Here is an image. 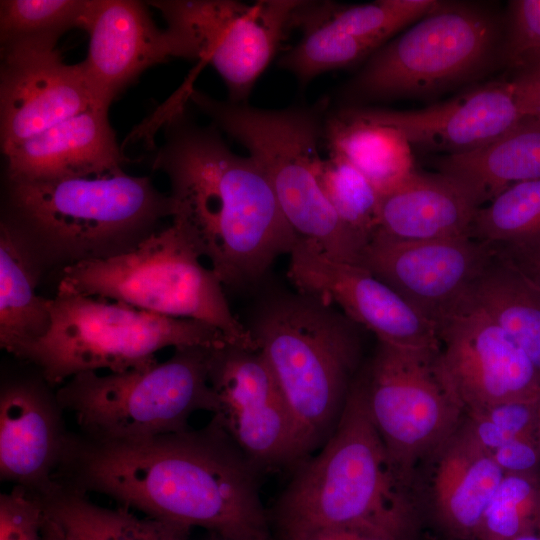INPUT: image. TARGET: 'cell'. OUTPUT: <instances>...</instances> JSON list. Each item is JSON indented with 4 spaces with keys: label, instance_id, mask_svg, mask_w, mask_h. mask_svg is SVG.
I'll return each instance as SVG.
<instances>
[{
    "label": "cell",
    "instance_id": "obj_44",
    "mask_svg": "<svg viewBox=\"0 0 540 540\" xmlns=\"http://www.w3.org/2000/svg\"><path fill=\"white\" fill-rule=\"evenodd\" d=\"M510 540H540V534H537L536 531H530L517 535Z\"/></svg>",
    "mask_w": 540,
    "mask_h": 540
},
{
    "label": "cell",
    "instance_id": "obj_40",
    "mask_svg": "<svg viewBox=\"0 0 540 540\" xmlns=\"http://www.w3.org/2000/svg\"><path fill=\"white\" fill-rule=\"evenodd\" d=\"M515 70V76L526 91L532 115L540 120V54L528 58Z\"/></svg>",
    "mask_w": 540,
    "mask_h": 540
},
{
    "label": "cell",
    "instance_id": "obj_5",
    "mask_svg": "<svg viewBox=\"0 0 540 540\" xmlns=\"http://www.w3.org/2000/svg\"><path fill=\"white\" fill-rule=\"evenodd\" d=\"M334 307L284 294L265 302L247 326L293 417L299 464L334 432L360 370V326Z\"/></svg>",
    "mask_w": 540,
    "mask_h": 540
},
{
    "label": "cell",
    "instance_id": "obj_31",
    "mask_svg": "<svg viewBox=\"0 0 540 540\" xmlns=\"http://www.w3.org/2000/svg\"><path fill=\"white\" fill-rule=\"evenodd\" d=\"M318 182L340 219L370 241L378 225L380 194L344 158L329 153L317 166Z\"/></svg>",
    "mask_w": 540,
    "mask_h": 540
},
{
    "label": "cell",
    "instance_id": "obj_42",
    "mask_svg": "<svg viewBox=\"0 0 540 540\" xmlns=\"http://www.w3.org/2000/svg\"><path fill=\"white\" fill-rule=\"evenodd\" d=\"M404 533L396 529L381 528L370 531L362 540H402Z\"/></svg>",
    "mask_w": 540,
    "mask_h": 540
},
{
    "label": "cell",
    "instance_id": "obj_34",
    "mask_svg": "<svg viewBox=\"0 0 540 540\" xmlns=\"http://www.w3.org/2000/svg\"><path fill=\"white\" fill-rule=\"evenodd\" d=\"M315 7L338 30L378 48L392 34L411 22L395 8L393 0L356 5L315 1Z\"/></svg>",
    "mask_w": 540,
    "mask_h": 540
},
{
    "label": "cell",
    "instance_id": "obj_38",
    "mask_svg": "<svg viewBox=\"0 0 540 540\" xmlns=\"http://www.w3.org/2000/svg\"><path fill=\"white\" fill-rule=\"evenodd\" d=\"M492 453L504 473L540 474V447L535 436L516 438Z\"/></svg>",
    "mask_w": 540,
    "mask_h": 540
},
{
    "label": "cell",
    "instance_id": "obj_30",
    "mask_svg": "<svg viewBox=\"0 0 540 540\" xmlns=\"http://www.w3.org/2000/svg\"><path fill=\"white\" fill-rule=\"evenodd\" d=\"M88 0H1L0 52L56 49L60 37L80 28Z\"/></svg>",
    "mask_w": 540,
    "mask_h": 540
},
{
    "label": "cell",
    "instance_id": "obj_11",
    "mask_svg": "<svg viewBox=\"0 0 540 540\" xmlns=\"http://www.w3.org/2000/svg\"><path fill=\"white\" fill-rule=\"evenodd\" d=\"M356 378L393 474L409 489L418 463L463 422L464 411L441 367L439 348L377 340L372 357Z\"/></svg>",
    "mask_w": 540,
    "mask_h": 540
},
{
    "label": "cell",
    "instance_id": "obj_15",
    "mask_svg": "<svg viewBox=\"0 0 540 540\" xmlns=\"http://www.w3.org/2000/svg\"><path fill=\"white\" fill-rule=\"evenodd\" d=\"M289 257L287 275L298 292L337 306L377 340L439 348L437 325L364 267L333 260L301 239Z\"/></svg>",
    "mask_w": 540,
    "mask_h": 540
},
{
    "label": "cell",
    "instance_id": "obj_36",
    "mask_svg": "<svg viewBox=\"0 0 540 540\" xmlns=\"http://www.w3.org/2000/svg\"><path fill=\"white\" fill-rule=\"evenodd\" d=\"M41 496L21 486L0 495V540H43Z\"/></svg>",
    "mask_w": 540,
    "mask_h": 540
},
{
    "label": "cell",
    "instance_id": "obj_3",
    "mask_svg": "<svg viewBox=\"0 0 540 540\" xmlns=\"http://www.w3.org/2000/svg\"><path fill=\"white\" fill-rule=\"evenodd\" d=\"M169 194L123 170L40 181L6 179L4 218L30 242L45 269L124 254L173 217Z\"/></svg>",
    "mask_w": 540,
    "mask_h": 540
},
{
    "label": "cell",
    "instance_id": "obj_24",
    "mask_svg": "<svg viewBox=\"0 0 540 540\" xmlns=\"http://www.w3.org/2000/svg\"><path fill=\"white\" fill-rule=\"evenodd\" d=\"M433 164L480 208L515 184L540 179V120L530 116L481 148L439 155Z\"/></svg>",
    "mask_w": 540,
    "mask_h": 540
},
{
    "label": "cell",
    "instance_id": "obj_25",
    "mask_svg": "<svg viewBox=\"0 0 540 540\" xmlns=\"http://www.w3.org/2000/svg\"><path fill=\"white\" fill-rule=\"evenodd\" d=\"M45 270L27 238L0 223V346L16 354L40 339L51 325V299L37 294Z\"/></svg>",
    "mask_w": 540,
    "mask_h": 540
},
{
    "label": "cell",
    "instance_id": "obj_43",
    "mask_svg": "<svg viewBox=\"0 0 540 540\" xmlns=\"http://www.w3.org/2000/svg\"><path fill=\"white\" fill-rule=\"evenodd\" d=\"M43 540H66L56 525L46 516L42 531Z\"/></svg>",
    "mask_w": 540,
    "mask_h": 540
},
{
    "label": "cell",
    "instance_id": "obj_27",
    "mask_svg": "<svg viewBox=\"0 0 540 540\" xmlns=\"http://www.w3.org/2000/svg\"><path fill=\"white\" fill-rule=\"evenodd\" d=\"M493 250L464 299L503 329L540 374V288L508 258Z\"/></svg>",
    "mask_w": 540,
    "mask_h": 540
},
{
    "label": "cell",
    "instance_id": "obj_2",
    "mask_svg": "<svg viewBox=\"0 0 540 540\" xmlns=\"http://www.w3.org/2000/svg\"><path fill=\"white\" fill-rule=\"evenodd\" d=\"M163 125L164 142L150 165L168 177L172 222L223 285L260 280L299 240L265 171L252 156L233 152L215 125L197 124L186 105Z\"/></svg>",
    "mask_w": 540,
    "mask_h": 540
},
{
    "label": "cell",
    "instance_id": "obj_20",
    "mask_svg": "<svg viewBox=\"0 0 540 540\" xmlns=\"http://www.w3.org/2000/svg\"><path fill=\"white\" fill-rule=\"evenodd\" d=\"M44 380L14 381L0 392V477L39 496L56 475L72 438L56 393Z\"/></svg>",
    "mask_w": 540,
    "mask_h": 540
},
{
    "label": "cell",
    "instance_id": "obj_8",
    "mask_svg": "<svg viewBox=\"0 0 540 540\" xmlns=\"http://www.w3.org/2000/svg\"><path fill=\"white\" fill-rule=\"evenodd\" d=\"M60 277L57 291L197 320L220 330L234 345L258 350L249 328L232 313L223 283L173 222L124 254L65 267Z\"/></svg>",
    "mask_w": 540,
    "mask_h": 540
},
{
    "label": "cell",
    "instance_id": "obj_16",
    "mask_svg": "<svg viewBox=\"0 0 540 540\" xmlns=\"http://www.w3.org/2000/svg\"><path fill=\"white\" fill-rule=\"evenodd\" d=\"M493 252L471 236L402 241L375 233L358 265L438 326L464 300Z\"/></svg>",
    "mask_w": 540,
    "mask_h": 540
},
{
    "label": "cell",
    "instance_id": "obj_29",
    "mask_svg": "<svg viewBox=\"0 0 540 540\" xmlns=\"http://www.w3.org/2000/svg\"><path fill=\"white\" fill-rule=\"evenodd\" d=\"M291 28L301 30V39L280 57L278 66L290 72L300 86L323 73L367 60L378 49L335 28L319 14L314 1L299 0Z\"/></svg>",
    "mask_w": 540,
    "mask_h": 540
},
{
    "label": "cell",
    "instance_id": "obj_26",
    "mask_svg": "<svg viewBox=\"0 0 540 540\" xmlns=\"http://www.w3.org/2000/svg\"><path fill=\"white\" fill-rule=\"evenodd\" d=\"M323 141L329 153L359 170L381 195L405 181L415 170L412 146L396 127L371 121L354 107L328 110Z\"/></svg>",
    "mask_w": 540,
    "mask_h": 540
},
{
    "label": "cell",
    "instance_id": "obj_33",
    "mask_svg": "<svg viewBox=\"0 0 540 540\" xmlns=\"http://www.w3.org/2000/svg\"><path fill=\"white\" fill-rule=\"evenodd\" d=\"M540 528V474L505 473L482 519L484 540H510Z\"/></svg>",
    "mask_w": 540,
    "mask_h": 540
},
{
    "label": "cell",
    "instance_id": "obj_9",
    "mask_svg": "<svg viewBox=\"0 0 540 540\" xmlns=\"http://www.w3.org/2000/svg\"><path fill=\"white\" fill-rule=\"evenodd\" d=\"M212 349L180 347L148 367L80 373L64 382L56 397L75 417L81 436L92 441L133 442L182 432L193 413L217 410L209 382Z\"/></svg>",
    "mask_w": 540,
    "mask_h": 540
},
{
    "label": "cell",
    "instance_id": "obj_1",
    "mask_svg": "<svg viewBox=\"0 0 540 540\" xmlns=\"http://www.w3.org/2000/svg\"><path fill=\"white\" fill-rule=\"evenodd\" d=\"M262 473L219 422L133 442L72 435L58 483L113 498L145 516L236 540H275Z\"/></svg>",
    "mask_w": 540,
    "mask_h": 540
},
{
    "label": "cell",
    "instance_id": "obj_46",
    "mask_svg": "<svg viewBox=\"0 0 540 540\" xmlns=\"http://www.w3.org/2000/svg\"><path fill=\"white\" fill-rule=\"evenodd\" d=\"M203 540H236L217 533L208 532V535Z\"/></svg>",
    "mask_w": 540,
    "mask_h": 540
},
{
    "label": "cell",
    "instance_id": "obj_28",
    "mask_svg": "<svg viewBox=\"0 0 540 540\" xmlns=\"http://www.w3.org/2000/svg\"><path fill=\"white\" fill-rule=\"evenodd\" d=\"M41 498L46 516L66 540H187L191 530L139 517L124 507L96 505L84 493L60 483Z\"/></svg>",
    "mask_w": 540,
    "mask_h": 540
},
{
    "label": "cell",
    "instance_id": "obj_45",
    "mask_svg": "<svg viewBox=\"0 0 540 540\" xmlns=\"http://www.w3.org/2000/svg\"><path fill=\"white\" fill-rule=\"evenodd\" d=\"M535 438L540 447V398L538 401V413H537V422H536V428H535Z\"/></svg>",
    "mask_w": 540,
    "mask_h": 540
},
{
    "label": "cell",
    "instance_id": "obj_4",
    "mask_svg": "<svg viewBox=\"0 0 540 540\" xmlns=\"http://www.w3.org/2000/svg\"><path fill=\"white\" fill-rule=\"evenodd\" d=\"M408 489L395 477L355 377L340 420L316 455L299 464L268 512L275 540H306L328 528L406 531Z\"/></svg>",
    "mask_w": 540,
    "mask_h": 540
},
{
    "label": "cell",
    "instance_id": "obj_6",
    "mask_svg": "<svg viewBox=\"0 0 540 540\" xmlns=\"http://www.w3.org/2000/svg\"><path fill=\"white\" fill-rule=\"evenodd\" d=\"M189 102L260 164L299 239L333 260L359 264L369 241L340 219L317 178L319 144L330 109L327 97L311 105L265 109L218 100L192 88Z\"/></svg>",
    "mask_w": 540,
    "mask_h": 540
},
{
    "label": "cell",
    "instance_id": "obj_41",
    "mask_svg": "<svg viewBox=\"0 0 540 540\" xmlns=\"http://www.w3.org/2000/svg\"><path fill=\"white\" fill-rule=\"evenodd\" d=\"M381 529L372 526H343L319 531L306 540H362L370 531Z\"/></svg>",
    "mask_w": 540,
    "mask_h": 540
},
{
    "label": "cell",
    "instance_id": "obj_7",
    "mask_svg": "<svg viewBox=\"0 0 540 540\" xmlns=\"http://www.w3.org/2000/svg\"><path fill=\"white\" fill-rule=\"evenodd\" d=\"M227 344L233 343L220 330L197 320L57 291L51 299L48 332L16 357L36 366L49 386H57L84 372L120 373L151 366L158 362L155 354L166 347Z\"/></svg>",
    "mask_w": 540,
    "mask_h": 540
},
{
    "label": "cell",
    "instance_id": "obj_12",
    "mask_svg": "<svg viewBox=\"0 0 540 540\" xmlns=\"http://www.w3.org/2000/svg\"><path fill=\"white\" fill-rule=\"evenodd\" d=\"M167 23L179 58L211 65L228 100L246 103L273 60L299 0H154Z\"/></svg>",
    "mask_w": 540,
    "mask_h": 540
},
{
    "label": "cell",
    "instance_id": "obj_17",
    "mask_svg": "<svg viewBox=\"0 0 540 540\" xmlns=\"http://www.w3.org/2000/svg\"><path fill=\"white\" fill-rule=\"evenodd\" d=\"M363 117L398 128L412 148L440 155L481 148L533 116L522 82L495 80L417 110L352 106Z\"/></svg>",
    "mask_w": 540,
    "mask_h": 540
},
{
    "label": "cell",
    "instance_id": "obj_21",
    "mask_svg": "<svg viewBox=\"0 0 540 540\" xmlns=\"http://www.w3.org/2000/svg\"><path fill=\"white\" fill-rule=\"evenodd\" d=\"M108 111L91 107L4 151L6 179L40 181L122 171L127 159Z\"/></svg>",
    "mask_w": 540,
    "mask_h": 540
},
{
    "label": "cell",
    "instance_id": "obj_32",
    "mask_svg": "<svg viewBox=\"0 0 540 540\" xmlns=\"http://www.w3.org/2000/svg\"><path fill=\"white\" fill-rule=\"evenodd\" d=\"M540 232V179L515 184L475 215L471 237L499 246Z\"/></svg>",
    "mask_w": 540,
    "mask_h": 540
},
{
    "label": "cell",
    "instance_id": "obj_22",
    "mask_svg": "<svg viewBox=\"0 0 540 540\" xmlns=\"http://www.w3.org/2000/svg\"><path fill=\"white\" fill-rule=\"evenodd\" d=\"M429 496L439 519L453 532L478 534L485 510L505 473L463 421L427 459Z\"/></svg>",
    "mask_w": 540,
    "mask_h": 540
},
{
    "label": "cell",
    "instance_id": "obj_14",
    "mask_svg": "<svg viewBox=\"0 0 540 540\" xmlns=\"http://www.w3.org/2000/svg\"><path fill=\"white\" fill-rule=\"evenodd\" d=\"M443 372L468 417L540 396V374L480 308L463 300L438 324Z\"/></svg>",
    "mask_w": 540,
    "mask_h": 540
},
{
    "label": "cell",
    "instance_id": "obj_13",
    "mask_svg": "<svg viewBox=\"0 0 540 540\" xmlns=\"http://www.w3.org/2000/svg\"><path fill=\"white\" fill-rule=\"evenodd\" d=\"M209 382L218 403L213 417L262 474L298 466L293 417L259 350L213 348Z\"/></svg>",
    "mask_w": 540,
    "mask_h": 540
},
{
    "label": "cell",
    "instance_id": "obj_19",
    "mask_svg": "<svg viewBox=\"0 0 540 540\" xmlns=\"http://www.w3.org/2000/svg\"><path fill=\"white\" fill-rule=\"evenodd\" d=\"M81 29L89 46L79 63L100 107L109 108L146 69L177 57L173 38L156 26L141 1L88 0Z\"/></svg>",
    "mask_w": 540,
    "mask_h": 540
},
{
    "label": "cell",
    "instance_id": "obj_18",
    "mask_svg": "<svg viewBox=\"0 0 540 540\" xmlns=\"http://www.w3.org/2000/svg\"><path fill=\"white\" fill-rule=\"evenodd\" d=\"M0 55L2 153L91 107H100L80 63H65L57 49Z\"/></svg>",
    "mask_w": 540,
    "mask_h": 540
},
{
    "label": "cell",
    "instance_id": "obj_10",
    "mask_svg": "<svg viewBox=\"0 0 540 540\" xmlns=\"http://www.w3.org/2000/svg\"><path fill=\"white\" fill-rule=\"evenodd\" d=\"M504 21L487 7L441 2L379 47L341 90L347 106L425 96L465 83L502 62Z\"/></svg>",
    "mask_w": 540,
    "mask_h": 540
},
{
    "label": "cell",
    "instance_id": "obj_23",
    "mask_svg": "<svg viewBox=\"0 0 540 540\" xmlns=\"http://www.w3.org/2000/svg\"><path fill=\"white\" fill-rule=\"evenodd\" d=\"M479 208L454 181L417 169L381 195L375 233L402 241L471 236Z\"/></svg>",
    "mask_w": 540,
    "mask_h": 540
},
{
    "label": "cell",
    "instance_id": "obj_37",
    "mask_svg": "<svg viewBox=\"0 0 540 540\" xmlns=\"http://www.w3.org/2000/svg\"><path fill=\"white\" fill-rule=\"evenodd\" d=\"M539 398L501 403L476 416L487 418L515 437L535 436Z\"/></svg>",
    "mask_w": 540,
    "mask_h": 540
},
{
    "label": "cell",
    "instance_id": "obj_35",
    "mask_svg": "<svg viewBox=\"0 0 540 540\" xmlns=\"http://www.w3.org/2000/svg\"><path fill=\"white\" fill-rule=\"evenodd\" d=\"M540 54V0H514L504 21L502 63L517 69Z\"/></svg>",
    "mask_w": 540,
    "mask_h": 540
},
{
    "label": "cell",
    "instance_id": "obj_39",
    "mask_svg": "<svg viewBox=\"0 0 540 540\" xmlns=\"http://www.w3.org/2000/svg\"><path fill=\"white\" fill-rule=\"evenodd\" d=\"M508 258L540 288V232L499 246H492Z\"/></svg>",
    "mask_w": 540,
    "mask_h": 540
}]
</instances>
